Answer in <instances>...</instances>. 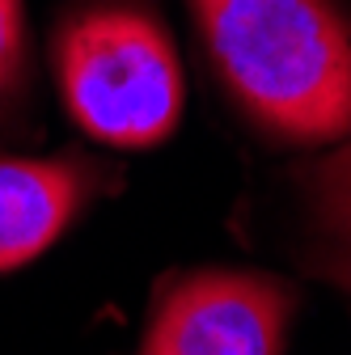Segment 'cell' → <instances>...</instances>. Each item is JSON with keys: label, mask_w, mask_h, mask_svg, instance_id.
Returning <instances> with one entry per match:
<instances>
[{"label": "cell", "mask_w": 351, "mask_h": 355, "mask_svg": "<svg viewBox=\"0 0 351 355\" xmlns=\"http://www.w3.org/2000/svg\"><path fill=\"white\" fill-rule=\"evenodd\" d=\"M51 51L64 106L85 136L110 148H153L182 123L178 47L144 0H76Z\"/></svg>", "instance_id": "7a4b0ae2"}, {"label": "cell", "mask_w": 351, "mask_h": 355, "mask_svg": "<svg viewBox=\"0 0 351 355\" xmlns=\"http://www.w3.org/2000/svg\"><path fill=\"white\" fill-rule=\"evenodd\" d=\"M292 309V288L267 271H191L161 288L140 355H284Z\"/></svg>", "instance_id": "3957f363"}, {"label": "cell", "mask_w": 351, "mask_h": 355, "mask_svg": "<svg viewBox=\"0 0 351 355\" xmlns=\"http://www.w3.org/2000/svg\"><path fill=\"white\" fill-rule=\"evenodd\" d=\"M233 106L280 144L351 140V13L339 0H191Z\"/></svg>", "instance_id": "6da1fadb"}, {"label": "cell", "mask_w": 351, "mask_h": 355, "mask_svg": "<svg viewBox=\"0 0 351 355\" xmlns=\"http://www.w3.org/2000/svg\"><path fill=\"white\" fill-rule=\"evenodd\" d=\"M305 207V258L309 266L351 296V140L309 161L296 178Z\"/></svg>", "instance_id": "5b68a950"}, {"label": "cell", "mask_w": 351, "mask_h": 355, "mask_svg": "<svg viewBox=\"0 0 351 355\" xmlns=\"http://www.w3.org/2000/svg\"><path fill=\"white\" fill-rule=\"evenodd\" d=\"M26 72V5L0 0V102H5Z\"/></svg>", "instance_id": "8992f818"}, {"label": "cell", "mask_w": 351, "mask_h": 355, "mask_svg": "<svg viewBox=\"0 0 351 355\" xmlns=\"http://www.w3.org/2000/svg\"><path fill=\"white\" fill-rule=\"evenodd\" d=\"M89 191L80 161L0 157V275L51 250Z\"/></svg>", "instance_id": "277c9868"}]
</instances>
